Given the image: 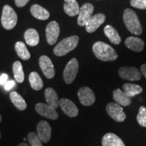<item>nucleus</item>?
<instances>
[{"mask_svg":"<svg viewBox=\"0 0 146 146\" xmlns=\"http://www.w3.org/2000/svg\"><path fill=\"white\" fill-rule=\"evenodd\" d=\"M92 50L96 57L102 61H114L118 58V54L114 49L102 41L96 42L93 45Z\"/></svg>","mask_w":146,"mask_h":146,"instance_id":"obj_1","label":"nucleus"},{"mask_svg":"<svg viewBox=\"0 0 146 146\" xmlns=\"http://www.w3.org/2000/svg\"><path fill=\"white\" fill-rule=\"evenodd\" d=\"M123 21L129 31L135 35H140L142 33V27L135 12L131 9L124 11Z\"/></svg>","mask_w":146,"mask_h":146,"instance_id":"obj_2","label":"nucleus"},{"mask_svg":"<svg viewBox=\"0 0 146 146\" xmlns=\"http://www.w3.org/2000/svg\"><path fill=\"white\" fill-rule=\"evenodd\" d=\"M79 37L74 35L65 38L59 42L54 49V53L56 56H63L76 48L78 45Z\"/></svg>","mask_w":146,"mask_h":146,"instance_id":"obj_3","label":"nucleus"},{"mask_svg":"<svg viewBox=\"0 0 146 146\" xmlns=\"http://www.w3.org/2000/svg\"><path fill=\"white\" fill-rule=\"evenodd\" d=\"M1 25L7 30H11L16 27L18 21V16L14 9L10 5L3 6L1 14Z\"/></svg>","mask_w":146,"mask_h":146,"instance_id":"obj_4","label":"nucleus"},{"mask_svg":"<svg viewBox=\"0 0 146 146\" xmlns=\"http://www.w3.org/2000/svg\"><path fill=\"white\" fill-rule=\"evenodd\" d=\"M78 71V62L76 58H72L66 66L63 72L66 83L71 84L75 79Z\"/></svg>","mask_w":146,"mask_h":146,"instance_id":"obj_5","label":"nucleus"},{"mask_svg":"<svg viewBox=\"0 0 146 146\" xmlns=\"http://www.w3.org/2000/svg\"><path fill=\"white\" fill-rule=\"evenodd\" d=\"M106 109L108 114L115 121L121 123L125 120L126 114L121 106L118 104L111 102L106 106Z\"/></svg>","mask_w":146,"mask_h":146,"instance_id":"obj_6","label":"nucleus"},{"mask_svg":"<svg viewBox=\"0 0 146 146\" xmlns=\"http://www.w3.org/2000/svg\"><path fill=\"white\" fill-rule=\"evenodd\" d=\"M78 97L82 105L89 106L96 101V96L94 91L88 87H83L78 91Z\"/></svg>","mask_w":146,"mask_h":146,"instance_id":"obj_7","label":"nucleus"},{"mask_svg":"<svg viewBox=\"0 0 146 146\" xmlns=\"http://www.w3.org/2000/svg\"><path fill=\"white\" fill-rule=\"evenodd\" d=\"M94 7L91 3H87L80 8L77 19L78 25L81 27L85 26L87 21L90 19L94 13Z\"/></svg>","mask_w":146,"mask_h":146,"instance_id":"obj_8","label":"nucleus"},{"mask_svg":"<svg viewBox=\"0 0 146 146\" xmlns=\"http://www.w3.org/2000/svg\"><path fill=\"white\" fill-rule=\"evenodd\" d=\"M60 26L56 21H52L47 25L45 30L46 40L49 45H54L60 35Z\"/></svg>","mask_w":146,"mask_h":146,"instance_id":"obj_9","label":"nucleus"},{"mask_svg":"<svg viewBox=\"0 0 146 146\" xmlns=\"http://www.w3.org/2000/svg\"><path fill=\"white\" fill-rule=\"evenodd\" d=\"M118 74L122 78L128 81H139L141 78V73L135 67H121L118 70Z\"/></svg>","mask_w":146,"mask_h":146,"instance_id":"obj_10","label":"nucleus"},{"mask_svg":"<svg viewBox=\"0 0 146 146\" xmlns=\"http://www.w3.org/2000/svg\"><path fill=\"white\" fill-rule=\"evenodd\" d=\"M39 66L43 74L47 78H54L55 76V69L52 60L47 56H41L39 60Z\"/></svg>","mask_w":146,"mask_h":146,"instance_id":"obj_11","label":"nucleus"},{"mask_svg":"<svg viewBox=\"0 0 146 146\" xmlns=\"http://www.w3.org/2000/svg\"><path fill=\"white\" fill-rule=\"evenodd\" d=\"M35 110L42 116L52 120H56L58 118V114L56 109L48 104L43 103H38L35 106Z\"/></svg>","mask_w":146,"mask_h":146,"instance_id":"obj_12","label":"nucleus"},{"mask_svg":"<svg viewBox=\"0 0 146 146\" xmlns=\"http://www.w3.org/2000/svg\"><path fill=\"white\" fill-rule=\"evenodd\" d=\"M37 135L43 143H47L50 140L52 129L50 125L45 120H41L36 125Z\"/></svg>","mask_w":146,"mask_h":146,"instance_id":"obj_13","label":"nucleus"},{"mask_svg":"<svg viewBox=\"0 0 146 146\" xmlns=\"http://www.w3.org/2000/svg\"><path fill=\"white\" fill-rule=\"evenodd\" d=\"M106 21V16L103 14H97L92 16L85 25L87 32L92 33L96 31Z\"/></svg>","mask_w":146,"mask_h":146,"instance_id":"obj_14","label":"nucleus"},{"mask_svg":"<svg viewBox=\"0 0 146 146\" xmlns=\"http://www.w3.org/2000/svg\"><path fill=\"white\" fill-rule=\"evenodd\" d=\"M60 106L62 110L69 117H76L78 114V109L71 100L62 98L60 100Z\"/></svg>","mask_w":146,"mask_h":146,"instance_id":"obj_15","label":"nucleus"},{"mask_svg":"<svg viewBox=\"0 0 146 146\" xmlns=\"http://www.w3.org/2000/svg\"><path fill=\"white\" fill-rule=\"evenodd\" d=\"M102 144L103 146H125L123 140L112 133H106L104 135Z\"/></svg>","mask_w":146,"mask_h":146,"instance_id":"obj_16","label":"nucleus"},{"mask_svg":"<svg viewBox=\"0 0 146 146\" xmlns=\"http://www.w3.org/2000/svg\"><path fill=\"white\" fill-rule=\"evenodd\" d=\"M125 45L133 52H141L144 48V42L140 38L129 36L125 40Z\"/></svg>","mask_w":146,"mask_h":146,"instance_id":"obj_17","label":"nucleus"},{"mask_svg":"<svg viewBox=\"0 0 146 146\" xmlns=\"http://www.w3.org/2000/svg\"><path fill=\"white\" fill-rule=\"evenodd\" d=\"M113 99L116 103L122 106H128L131 104V99L121 89H116L113 91Z\"/></svg>","mask_w":146,"mask_h":146,"instance_id":"obj_18","label":"nucleus"},{"mask_svg":"<svg viewBox=\"0 0 146 146\" xmlns=\"http://www.w3.org/2000/svg\"><path fill=\"white\" fill-rule=\"evenodd\" d=\"M45 98L47 104L54 109L57 108L60 105V100L58 94L54 89L48 87L45 90Z\"/></svg>","mask_w":146,"mask_h":146,"instance_id":"obj_19","label":"nucleus"},{"mask_svg":"<svg viewBox=\"0 0 146 146\" xmlns=\"http://www.w3.org/2000/svg\"><path fill=\"white\" fill-rule=\"evenodd\" d=\"M31 12L35 18L41 21H45L50 18V12L38 4L33 5L31 7Z\"/></svg>","mask_w":146,"mask_h":146,"instance_id":"obj_20","label":"nucleus"},{"mask_svg":"<svg viewBox=\"0 0 146 146\" xmlns=\"http://www.w3.org/2000/svg\"><path fill=\"white\" fill-rule=\"evenodd\" d=\"M79 5L76 0H64V10L69 16H74L78 14Z\"/></svg>","mask_w":146,"mask_h":146,"instance_id":"obj_21","label":"nucleus"},{"mask_svg":"<svg viewBox=\"0 0 146 146\" xmlns=\"http://www.w3.org/2000/svg\"><path fill=\"white\" fill-rule=\"evenodd\" d=\"M25 41L30 46H36L39 42V35L38 32L34 29H29L25 33Z\"/></svg>","mask_w":146,"mask_h":146,"instance_id":"obj_22","label":"nucleus"},{"mask_svg":"<svg viewBox=\"0 0 146 146\" xmlns=\"http://www.w3.org/2000/svg\"><path fill=\"white\" fill-rule=\"evenodd\" d=\"M104 34L108 38L110 41L114 45L120 44L121 39L117 31L110 25H107L104 28Z\"/></svg>","mask_w":146,"mask_h":146,"instance_id":"obj_23","label":"nucleus"},{"mask_svg":"<svg viewBox=\"0 0 146 146\" xmlns=\"http://www.w3.org/2000/svg\"><path fill=\"white\" fill-rule=\"evenodd\" d=\"M10 98L14 106L19 110H25L27 108V105L26 102L18 93L16 91H12L10 93Z\"/></svg>","mask_w":146,"mask_h":146,"instance_id":"obj_24","label":"nucleus"},{"mask_svg":"<svg viewBox=\"0 0 146 146\" xmlns=\"http://www.w3.org/2000/svg\"><path fill=\"white\" fill-rule=\"evenodd\" d=\"M31 86L34 90L39 91L43 88V82L41 79V76L36 72H32L29 77Z\"/></svg>","mask_w":146,"mask_h":146,"instance_id":"obj_25","label":"nucleus"},{"mask_svg":"<svg viewBox=\"0 0 146 146\" xmlns=\"http://www.w3.org/2000/svg\"><path fill=\"white\" fill-rule=\"evenodd\" d=\"M123 88L126 94L130 98H132V97L135 96L136 95L141 94L143 91V88L141 86L133 83L124 84Z\"/></svg>","mask_w":146,"mask_h":146,"instance_id":"obj_26","label":"nucleus"},{"mask_svg":"<svg viewBox=\"0 0 146 146\" xmlns=\"http://www.w3.org/2000/svg\"><path fill=\"white\" fill-rule=\"evenodd\" d=\"M15 50L18 56L23 60H28L31 58V54L27 50L26 45L22 41H18L16 43Z\"/></svg>","mask_w":146,"mask_h":146,"instance_id":"obj_27","label":"nucleus"},{"mask_svg":"<svg viewBox=\"0 0 146 146\" xmlns=\"http://www.w3.org/2000/svg\"><path fill=\"white\" fill-rule=\"evenodd\" d=\"M12 69H13L14 76L16 81L18 83H23L24 80H25V74H24L23 65H22L21 62L16 61L13 64Z\"/></svg>","mask_w":146,"mask_h":146,"instance_id":"obj_28","label":"nucleus"},{"mask_svg":"<svg viewBox=\"0 0 146 146\" xmlns=\"http://www.w3.org/2000/svg\"><path fill=\"white\" fill-rule=\"evenodd\" d=\"M137 120L141 127H146V108L141 106L137 116Z\"/></svg>","mask_w":146,"mask_h":146,"instance_id":"obj_29","label":"nucleus"},{"mask_svg":"<svg viewBox=\"0 0 146 146\" xmlns=\"http://www.w3.org/2000/svg\"><path fill=\"white\" fill-rule=\"evenodd\" d=\"M28 140L31 146H43L42 141L35 133H29L28 134Z\"/></svg>","mask_w":146,"mask_h":146,"instance_id":"obj_30","label":"nucleus"},{"mask_svg":"<svg viewBox=\"0 0 146 146\" xmlns=\"http://www.w3.org/2000/svg\"><path fill=\"white\" fill-rule=\"evenodd\" d=\"M131 5L134 8L141 10L146 9V0H131Z\"/></svg>","mask_w":146,"mask_h":146,"instance_id":"obj_31","label":"nucleus"},{"mask_svg":"<svg viewBox=\"0 0 146 146\" xmlns=\"http://www.w3.org/2000/svg\"><path fill=\"white\" fill-rule=\"evenodd\" d=\"M14 85H15V82L14 81H12V80H11V81H8L4 84V89L5 90L9 91L11 89L13 88Z\"/></svg>","mask_w":146,"mask_h":146,"instance_id":"obj_32","label":"nucleus"},{"mask_svg":"<svg viewBox=\"0 0 146 146\" xmlns=\"http://www.w3.org/2000/svg\"><path fill=\"white\" fill-rule=\"evenodd\" d=\"M29 1V0H15V3L18 8H22L26 5Z\"/></svg>","mask_w":146,"mask_h":146,"instance_id":"obj_33","label":"nucleus"},{"mask_svg":"<svg viewBox=\"0 0 146 146\" xmlns=\"http://www.w3.org/2000/svg\"><path fill=\"white\" fill-rule=\"evenodd\" d=\"M8 76L6 74H1V76H0V85H4V84L8 81Z\"/></svg>","mask_w":146,"mask_h":146,"instance_id":"obj_34","label":"nucleus"},{"mask_svg":"<svg viewBox=\"0 0 146 146\" xmlns=\"http://www.w3.org/2000/svg\"><path fill=\"white\" fill-rule=\"evenodd\" d=\"M141 71L143 76L146 78V64H144L141 66Z\"/></svg>","mask_w":146,"mask_h":146,"instance_id":"obj_35","label":"nucleus"},{"mask_svg":"<svg viewBox=\"0 0 146 146\" xmlns=\"http://www.w3.org/2000/svg\"><path fill=\"white\" fill-rule=\"evenodd\" d=\"M18 146H29V145L26 143H22L20 144V145Z\"/></svg>","mask_w":146,"mask_h":146,"instance_id":"obj_36","label":"nucleus"},{"mask_svg":"<svg viewBox=\"0 0 146 146\" xmlns=\"http://www.w3.org/2000/svg\"><path fill=\"white\" fill-rule=\"evenodd\" d=\"M1 120H2V118H1V115H0V123H1Z\"/></svg>","mask_w":146,"mask_h":146,"instance_id":"obj_37","label":"nucleus"},{"mask_svg":"<svg viewBox=\"0 0 146 146\" xmlns=\"http://www.w3.org/2000/svg\"><path fill=\"white\" fill-rule=\"evenodd\" d=\"M0 138H1V133H0Z\"/></svg>","mask_w":146,"mask_h":146,"instance_id":"obj_38","label":"nucleus"}]
</instances>
